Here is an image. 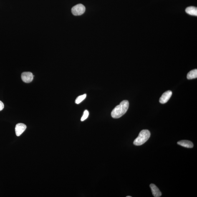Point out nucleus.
Returning a JSON list of instances; mask_svg holds the SVG:
<instances>
[{
  "mask_svg": "<svg viewBox=\"0 0 197 197\" xmlns=\"http://www.w3.org/2000/svg\"><path fill=\"white\" fill-rule=\"evenodd\" d=\"M129 107V102L127 100H123L112 111L111 115L113 118H120L127 112Z\"/></svg>",
  "mask_w": 197,
  "mask_h": 197,
  "instance_id": "1",
  "label": "nucleus"
},
{
  "mask_svg": "<svg viewBox=\"0 0 197 197\" xmlns=\"http://www.w3.org/2000/svg\"><path fill=\"white\" fill-rule=\"evenodd\" d=\"M150 136V133L148 130H143L140 132L138 137L134 141V144L136 146L143 145L149 140Z\"/></svg>",
  "mask_w": 197,
  "mask_h": 197,
  "instance_id": "2",
  "label": "nucleus"
},
{
  "mask_svg": "<svg viewBox=\"0 0 197 197\" xmlns=\"http://www.w3.org/2000/svg\"><path fill=\"white\" fill-rule=\"evenodd\" d=\"M85 8L83 4H79L76 5L72 8L71 11L72 14L75 16L82 15L85 12Z\"/></svg>",
  "mask_w": 197,
  "mask_h": 197,
  "instance_id": "3",
  "label": "nucleus"
},
{
  "mask_svg": "<svg viewBox=\"0 0 197 197\" xmlns=\"http://www.w3.org/2000/svg\"><path fill=\"white\" fill-rule=\"evenodd\" d=\"M34 76L30 72H24L21 75V78L23 82L26 83H30L32 82Z\"/></svg>",
  "mask_w": 197,
  "mask_h": 197,
  "instance_id": "4",
  "label": "nucleus"
},
{
  "mask_svg": "<svg viewBox=\"0 0 197 197\" xmlns=\"http://www.w3.org/2000/svg\"><path fill=\"white\" fill-rule=\"evenodd\" d=\"M172 92L171 91H168L164 93L161 97L159 101L161 103L165 104L168 101L171 97Z\"/></svg>",
  "mask_w": 197,
  "mask_h": 197,
  "instance_id": "5",
  "label": "nucleus"
},
{
  "mask_svg": "<svg viewBox=\"0 0 197 197\" xmlns=\"http://www.w3.org/2000/svg\"><path fill=\"white\" fill-rule=\"evenodd\" d=\"M26 126L25 124L19 123L16 125L15 127V131L16 135L19 136L23 133L26 129Z\"/></svg>",
  "mask_w": 197,
  "mask_h": 197,
  "instance_id": "6",
  "label": "nucleus"
},
{
  "mask_svg": "<svg viewBox=\"0 0 197 197\" xmlns=\"http://www.w3.org/2000/svg\"><path fill=\"white\" fill-rule=\"evenodd\" d=\"M150 187L151 188L152 194L154 197H160L162 195L161 192L160 191L159 189L156 185L153 184H151L150 185Z\"/></svg>",
  "mask_w": 197,
  "mask_h": 197,
  "instance_id": "7",
  "label": "nucleus"
},
{
  "mask_svg": "<svg viewBox=\"0 0 197 197\" xmlns=\"http://www.w3.org/2000/svg\"><path fill=\"white\" fill-rule=\"evenodd\" d=\"M178 145L182 146L188 148H193V142L188 140H181L178 142Z\"/></svg>",
  "mask_w": 197,
  "mask_h": 197,
  "instance_id": "8",
  "label": "nucleus"
},
{
  "mask_svg": "<svg viewBox=\"0 0 197 197\" xmlns=\"http://www.w3.org/2000/svg\"><path fill=\"white\" fill-rule=\"evenodd\" d=\"M185 11L190 15L197 16V8L195 7H188L185 9Z\"/></svg>",
  "mask_w": 197,
  "mask_h": 197,
  "instance_id": "9",
  "label": "nucleus"
},
{
  "mask_svg": "<svg viewBox=\"0 0 197 197\" xmlns=\"http://www.w3.org/2000/svg\"><path fill=\"white\" fill-rule=\"evenodd\" d=\"M197 77V69H193V70L190 71L188 72L187 75V78L189 80L191 79L196 78Z\"/></svg>",
  "mask_w": 197,
  "mask_h": 197,
  "instance_id": "10",
  "label": "nucleus"
},
{
  "mask_svg": "<svg viewBox=\"0 0 197 197\" xmlns=\"http://www.w3.org/2000/svg\"><path fill=\"white\" fill-rule=\"evenodd\" d=\"M87 97L86 94H84L83 95L79 96L75 100V103L77 104H79L82 102Z\"/></svg>",
  "mask_w": 197,
  "mask_h": 197,
  "instance_id": "11",
  "label": "nucleus"
},
{
  "mask_svg": "<svg viewBox=\"0 0 197 197\" xmlns=\"http://www.w3.org/2000/svg\"><path fill=\"white\" fill-rule=\"evenodd\" d=\"M89 112L87 110H85L84 111L83 113V115L81 119V120L82 121H83L88 118L89 116Z\"/></svg>",
  "mask_w": 197,
  "mask_h": 197,
  "instance_id": "12",
  "label": "nucleus"
},
{
  "mask_svg": "<svg viewBox=\"0 0 197 197\" xmlns=\"http://www.w3.org/2000/svg\"><path fill=\"white\" fill-rule=\"evenodd\" d=\"M4 105L3 103L0 101V111L2 110L3 109H4Z\"/></svg>",
  "mask_w": 197,
  "mask_h": 197,
  "instance_id": "13",
  "label": "nucleus"
},
{
  "mask_svg": "<svg viewBox=\"0 0 197 197\" xmlns=\"http://www.w3.org/2000/svg\"><path fill=\"white\" fill-rule=\"evenodd\" d=\"M127 197H132L131 196H127Z\"/></svg>",
  "mask_w": 197,
  "mask_h": 197,
  "instance_id": "14",
  "label": "nucleus"
}]
</instances>
